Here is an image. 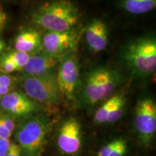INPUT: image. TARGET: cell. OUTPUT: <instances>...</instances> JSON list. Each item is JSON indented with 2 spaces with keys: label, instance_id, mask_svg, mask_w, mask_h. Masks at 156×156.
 I'll return each mask as SVG.
<instances>
[{
  "label": "cell",
  "instance_id": "603a6c76",
  "mask_svg": "<svg viewBox=\"0 0 156 156\" xmlns=\"http://www.w3.org/2000/svg\"><path fill=\"white\" fill-rule=\"evenodd\" d=\"M6 156H22L20 148L19 145H17L16 142H11Z\"/></svg>",
  "mask_w": 156,
  "mask_h": 156
},
{
  "label": "cell",
  "instance_id": "30bf717a",
  "mask_svg": "<svg viewBox=\"0 0 156 156\" xmlns=\"http://www.w3.org/2000/svg\"><path fill=\"white\" fill-rule=\"evenodd\" d=\"M57 145L62 153L67 155H74L80 151L82 128L77 119L70 117L63 122L58 132Z\"/></svg>",
  "mask_w": 156,
  "mask_h": 156
},
{
  "label": "cell",
  "instance_id": "83f0119b",
  "mask_svg": "<svg viewBox=\"0 0 156 156\" xmlns=\"http://www.w3.org/2000/svg\"><path fill=\"white\" fill-rule=\"evenodd\" d=\"M3 49H4V48H3V47H0V53H1Z\"/></svg>",
  "mask_w": 156,
  "mask_h": 156
},
{
  "label": "cell",
  "instance_id": "ffe728a7",
  "mask_svg": "<svg viewBox=\"0 0 156 156\" xmlns=\"http://www.w3.org/2000/svg\"><path fill=\"white\" fill-rule=\"evenodd\" d=\"M127 152V144L125 140L119 138L118 143L108 156H124Z\"/></svg>",
  "mask_w": 156,
  "mask_h": 156
},
{
  "label": "cell",
  "instance_id": "7c38bea8",
  "mask_svg": "<svg viewBox=\"0 0 156 156\" xmlns=\"http://www.w3.org/2000/svg\"><path fill=\"white\" fill-rule=\"evenodd\" d=\"M85 41L93 53L106 49L108 44V30L106 23L99 19L93 20L85 29Z\"/></svg>",
  "mask_w": 156,
  "mask_h": 156
},
{
  "label": "cell",
  "instance_id": "8fae6325",
  "mask_svg": "<svg viewBox=\"0 0 156 156\" xmlns=\"http://www.w3.org/2000/svg\"><path fill=\"white\" fill-rule=\"evenodd\" d=\"M63 58L56 57L45 52L30 55L23 67L27 76H41L55 73V68Z\"/></svg>",
  "mask_w": 156,
  "mask_h": 156
},
{
  "label": "cell",
  "instance_id": "9c48e42d",
  "mask_svg": "<svg viewBox=\"0 0 156 156\" xmlns=\"http://www.w3.org/2000/svg\"><path fill=\"white\" fill-rule=\"evenodd\" d=\"M0 108L13 118L25 119L43 111L41 105L29 98L25 93L10 92L0 98Z\"/></svg>",
  "mask_w": 156,
  "mask_h": 156
},
{
  "label": "cell",
  "instance_id": "52a82bcc",
  "mask_svg": "<svg viewBox=\"0 0 156 156\" xmlns=\"http://www.w3.org/2000/svg\"><path fill=\"white\" fill-rule=\"evenodd\" d=\"M79 76L80 64L77 56L72 53L62 58L56 74L61 97L67 100H73L75 98Z\"/></svg>",
  "mask_w": 156,
  "mask_h": 156
},
{
  "label": "cell",
  "instance_id": "8992f818",
  "mask_svg": "<svg viewBox=\"0 0 156 156\" xmlns=\"http://www.w3.org/2000/svg\"><path fill=\"white\" fill-rule=\"evenodd\" d=\"M134 126L141 143L146 147H149L156 132V104L153 99L145 98L137 103Z\"/></svg>",
  "mask_w": 156,
  "mask_h": 156
},
{
  "label": "cell",
  "instance_id": "cb8c5ba5",
  "mask_svg": "<svg viewBox=\"0 0 156 156\" xmlns=\"http://www.w3.org/2000/svg\"><path fill=\"white\" fill-rule=\"evenodd\" d=\"M10 143V140L3 139L0 137V156H6Z\"/></svg>",
  "mask_w": 156,
  "mask_h": 156
},
{
  "label": "cell",
  "instance_id": "277c9868",
  "mask_svg": "<svg viewBox=\"0 0 156 156\" xmlns=\"http://www.w3.org/2000/svg\"><path fill=\"white\" fill-rule=\"evenodd\" d=\"M124 58L129 67L136 75H152L156 69L155 39L151 37L136 39L126 46Z\"/></svg>",
  "mask_w": 156,
  "mask_h": 156
},
{
  "label": "cell",
  "instance_id": "5b68a950",
  "mask_svg": "<svg viewBox=\"0 0 156 156\" xmlns=\"http://www.w3.org/2000/svg\"><path fill=\"white\" fill-rule=\"evenodd\" d=\"M22 85L25 94L40 105L55 107L61 101L55 73L41 76L26 75Z\"/></svg>",
  "mask_w": 156,
  "mask_h": 156
},
{
  "label": "cell",
  "instance_id": "ba28073f",
  "mask_svg": "<svg viewBox=\"0 0 156 156\" xmlns=\"http://www.w3.org/2000/svg\"><path fill=\"white\" fill-rule=\"evenodd\" d=\"M42 48L45 53L64 58L77 48L78 37L73 29L67 31H49L43 36Z\"/></svg>",
  "mask_w": 156,
  "mask_h": 156
},
{
  "label": "cell",
  "instance_id": "6da1fadb",
  "mask_svg": "<svg viewBox=\"0 0 156 156\" xmlns=\"http://www.w3.org/2000/svg\"><path fill=\"white\" fill-rule=\"evenodd\" d=\"M33 20L49 31L69 30L79 20V9L70 0H53L41 6Z\"/></svg>",
  "mask_w": 156,
  "mask_h": 156
},
{
  "label": "cell",
  "instance_id": "5bb4252c",
  "mask_svg": "<svg viewBox=\"0 0 156 156\" xmlns=\"http://www.w3.org/2000/svg\"><path fill=\"white\" fill-rule=\"evenodd\" d=\"M121 6L129 14L142 15L155 8L156 0H122Z\"/></svg>",
  "mask_w": 156,
  "mask_h": 156
},
{
  "label": "cell",
  "instance_id": "d4e9b609",
  "mask_svg": "<svg viewBox=\"0 0 156 156\" xmlns=\"http://www.w3.org/2000/svg\"><path fill=\"white\" fill-rule=\"evenodd\" d=\"M7 20V15L5 12L0 9V30L4 28Z\"/></svg>",
  "mask_w": 156,
  "mask_h": 156
},
{
  "label": "cell",
  "instance_id": "e0dca14e",
  "mask_svg": "<svg viewBox=\"0 0 156 156\" xmlns=\"http://www.w3.org/2000/svg\"><path fill=\"white\" fill-rule=\"evenodd\" d=\"M126 106V97L124 94H119L116 103L111 111L106 123H114L122 118Z\"/></svg>",
  "mask_w": 156,
  "mask_h": 156
},
{
  "label": "cell",
  "instance_id": "4316f807",
  "mask_svg": "<svg viewBox=\"0 0 156 156\" xmlns=\"http://www.w3.org/2000/svg\"><path fill=\"white\" fill-rule=\"evenodd\" d=\"M0 47H5V44H4V42L1 40V39H0Z\"/></svg>",
  "mask_w": 156,
  "mask_h": 156
},
{
  "label": "cell",
  "instance_id": "7a4b0ae2",
  "mask_svg": "<svg viewBox=\"0 0 156 156\" xmlns=\"http://www.w3.org/2000/svg\"><path fill=\"white\" fill-rule=\"evenodd\" d=\"M49 128V119L44 115L20 121L15 128V137L22 156H42Z\"/></svg>",
  "mask_w": 156,
  "mask_h": 156
},
{
  "label": "cell",
  "instance_id": "44dd1931",
  "mask_svg": "<svg viewBox=\"0 0 156 156\" xmlns=\"http://www.w3.org/2000/svg\"><path fill=\"white\" fill-rule=\"evenodd\" d=\"M118 139L114 140L110 142H108L107 145L103 146V147H101L100 151L98 152L97 156H108L112 153V152L114 151V149L116 147L117 143H118Z\"/></svg>",
  "mask_w": 156,
  "mask_h": 156
},
{
  "label": "cell",
  "instance_id": "9a60e30c",
  "mask_svg": "<svg viewBox=\"0 0 156 156\" xmlns=\"http://www.w3.org/2000/svg\"><path fill=\"white\" fill-rule=\"evenodd\" d=\"M15 128V118L0 108V137L9 140Z\"/></svg>",
  "mask_w": 156,
  "mask_h": 156
},
{
  "label": "cell",
  "instance_id": "ac0fdd59",
  "mask_svg": "<svg viewBox=\"0 0 156 156\" xmlns=\"http://www.w3.org/2000/svg\"><path fill=\"white\" fill-rule=\"evenodd\" d=\"M7 55L16 64L19 70H21L23 69V67L28 62L31 54L25 53V52L15 51H12L10 53L7 54Z\"/></svg>",
  "mask_w": 156,
  "mask_h": 156
},
{
  "label": "cell",
  "instance_id": "3957f363",
  "mask_svg": "<svg viewBox=\"0 0 156 156\" xmlns=\"http://www.w3.org/2000/svg\"><path fill=\"white\" fill-rule=\"evenodd\" d=\"M120 75L115 69L108 67H99L87 75L83 92V104L93 106L112 97L120 83Z\"/></svg>",
  "mask_w": 156,
  "mask_h": 156
},
{
  "label": "cell",
  "instance_id": "7402d4cb",
  "mask_svg": "<svg viewBox=\"0 0 156 156\" xmlns=\"http://www.w3.org/2000/svg\"><path fill=\"white\" fill-rule=\"evenodd\" d=\"M14 80L13 77L6 74H0V87H13Z\"/></svg>",
  "mask_w": 156,
  "mask_h": 156
},
{
  "label": "cell",
  "instance_id": "2e32d148",
  "mask_svg": "<svg viewBox=\"0 0 156 156\" xmlns=\"http://www.w3.org/2000/svg\"><path fill=\"white\" fill-rule=\"evenodd\" d=\"M119 95V94H116L109 98L96 111L94 116V121L96 124H101L107 122L108 115L118 100Z\"/></svg>",
  "mask_w": 156,
  "mask_h": 156
},
{
  "label": "cell",
  "instance_id": "4fadbf2b",
  "mask_svg": "<svg viewBox=\"0 0 156 156\" xmlns=\"http://www.w3.org/2000/svg\"><path fill=\"white\" fill-rule=\"evenodd\" d=\"M42 37L38 31L28 29L20 34L15 38V51L30 53L42 47Z\"/></svg>",
  "mask_w": 156,
  "mask_h": 156
},
{
  "label": "cell",
  "instance_id": "484cf974",
  "mask_svg": "<svg viewBox=\"0 0 156 156\" xmlns=\"http://www.w3.org/2000/svg\"><path fill=\"white\" fill-rule=\"evenodd\" d=\"M12 88L13 87H0V98L12 92Z\"/></svg>",
  "mask_w": 156,
  "mask_h": 156
},
{
  "label": "cell",
  "instance_id": "d6986e66",
  "mask_svg": "<svg viewBox=\"0 0 156 156\" xmlns=\"http://www.w3.org/2000/svg\"><path fill=\"white\" fill-rule=\"evenodd\" d=\"M16 71H19L18 67L7 54L0 58V72L2 73L7 75Z\"/></svg>",
  "mask_w": 156,
  "mask_h": 156
}]
</instances>
